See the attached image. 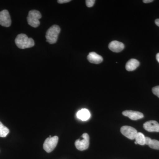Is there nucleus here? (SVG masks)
Instances as JSON below:
<instances>
[{"label": "nucleus", "instance_id": "obj_1", "mask_svg": "<svg viewBox=\"0 0 159 159\" xmlns=\"http://www.w3.org/2000/svg\"><path fill=\"white\" fill-rule=\"evenodd\" d=\"M15 43L18 48L21 49L29 48L34 45V40L25 34H20L16 36Z\"/></svg>", "mask_w": 159, "mask_h": 159}, {"label": "nucleus", "instance_id": "obj_2", "mask_svg": "<svg viewBox=\"0 0 159 159\" xmlns=\"http://www.w3.org/2000/svg\"><path fill=\"white\" fill-rule=\"evenodd\" d=\"M60 31V28L57 25H54L50 27L46 32L47 42L51 44L55 43L57 42Z\"/></svg>", "mask_w": 159, "mask_h": 159}, {"label": "nucleus", "instance_id": "obj_3", "mask_svg": "<svg viewBox=\"0 0 159 159\" xmlns=\"http://www.w3.org/2000/svg\"><path fill=\"white\" fill-rule=\"evenodd\" d=\"M42 15L39 11L32 10L29 11L27 21L28 24L33 28H37L40 25L39 20L41 18Z\"/></svg>", "mask_w": 159, "mask_h": 159}, {"label": "nucleus", "instance_id": "obj_4", "mask_svg": "<svg viewBox=\"0 0 159 159\" xmlns=\"http://www.w3.org/2000/svg\"><path fill=\"white\" fill-rule=\"evenodd\" d=\"M89 145V136L87 133H84L81 138L77 140L75 142L76 148L80 151L85 150L88 149Z\"/></svg>", "mask_w": 159, "mask_h": 159}, {"label": "nucleus", "instance_id": "obj_5", "mask_svg": "<svg viewBox=\"0 0 159 159\" xmlns=\"http://www.w3.org/2000/svg\"><path fill=\"white\" fill-rule=\"evenodd\" d=\"M58 141V137L56 136L51 137L50 136L48 138L46 139L44 142L43 145L44 149L48 153L51 152L57 146Z\"/></svg>", "mask_w": 159, "mask_h": 159}, {"label": "nucleus", "instance_id": "obj_6", "mask_svg": "<svg viewBox=\"0 0 159 159\" xmlns=\"http://www.w3.org/2000/svg\"><path fill=\"white\" fill-rule=\"evenodd\" d=\"M121 132L123 135L130 140L135 139L138 133V132L135 129L128 125L122 126L121 128Z\"/></svg>", "mask_w": 159, "mask_h": 159}, {"label": "nucleus", "instance_id": "obj_7", "mask_svg": "<svg viewBox=\"0 0 159 159\" xmlns=\"http://www.w3.org/2000/svg\"><path fill=\"white\" fill-rule=\"evenodd\" d=\"M11 19L9 11L3 10L0 11V25L5 27H9L11 25Z\"/></svg>", "mask_w": 159, "mask_h": 159}, {"label": "nucleus", "instance_id": "obj_8", "mask_svg": "<svg viewBox=\"0 0 159 159\" xmlns=\"http://www.w3.org/2000/svg\"><path fill=\"white\" fill-rule=\"evenodd\" d=\"M143 127L148 132H159V124L157 122L154 120L147 121L143 125Z\"/></svg>", "mask_w": 159, "mask_h": 159}, {"label": "nucleus", "instance_id": "obj_9", "mask_svg": "<svg viewBox=\"0 0 159 159\" xmlns=\"http://www.w3.org/2000/svg\"><path fill=\"white\" fill-rule=\"evenodd\" d=\"M122 115L128 117L133 120H137L142 119L144 115L140 112L132 110H126L122 112Z\"/></svg>", "mask_w": 159, "mask_h": 159}, {"label": "nucleus", "instance_id": "obj_10", "mask_svg": "<svg viewBox=\"0 0 159 159\" xmlns=\"http://www.w3.org/2000/svg\"><path fill=\"white\" fill-rule=\"evenodd\" d=\"M109 48L113 52H121L124 49V44L123 43L118 41H113L111 42L109 44Z\"/></svg>", "mask_w": 159, "mask_h": 159}, {"label": "nucleus", "instance_id": "obj_11", "mask_svg": "<svg viewBox=\"0 0 159 159\" xmlns=\"http://www.w3.org/2000/svg\"><path fill=\"white\" fill-rule=\"evenodd\" d=\"M87 59L90 62L96 64H99L103 61L102 56L94 52L89 53L88 55Z\"/></svg>", "mask_w": 159, "mask_h": 159}, {"label": "nucleus", "instance_id": "obj_12", "mask_svg": "<svg viewBox=\"0 0 159 159\" xmlns=\"http://www.w3.org/2000/svg\"><path fill=\"white\" fill-rule=\"evenodd\" d=\"M77 116L83 121H87L91 116L89 111L86 109H82L77 112Z\"/></svg>", "mask_w": 159, "mask_h": 159}, {"label": "nucleus", "instance_id": "obj_13", "mask_svg": "<svg viewBox=\"0 0 159 159\" xmlns=\"http://www.w3.org/2000/svg\"><path fill=\"white\" fill-rule=\"evenodd\" d=\"M140 65L139 61L135 59H131L126 63L125 69L128 71L134 70Z\"/></svg>", "mask_w": 159, "mask_h": 159}, {"label": "nucleus", "instance_id": "obj_14", "mask_svg": "<svg viewBox=\"0 0 159 159\" xmlns=\"http://www.w3.org/2000/svg\"><path fill=\"white\" fill-rule=\"evenodd\" d=\"M145 137L143 134L141 132H138L136 136L135 144H139V145H145Z\"/></svg>", "mask_w": 159, "mask_h": 159}, {"label": "nucleus", "instance_id": "obj_15", "mask_svg": "<svg viewBox=\"0 0 159 159\" xmlns=\"http://www.w3.org/2000/svg\"><path fill=\"white\" fill-rule=\"evenodd\" d=\"M9 133V129L0 122V137L5 138Z\"/></svg>", "mask_w": 159, "mask_h": 159}, {"label": "nucleus", "instance_id": "obj_16", "mask_svg": "<svg viewBox=\"0 0 159 159\" xmlns=\"http://www.w3.org/2000/svg\"><path fill=\"white\" fill-rule=\"evenodd\" d=\"M148 146L152 149H159V141L152 139Z\"/></svg>", "mask_w": 159, "mask_h": 159}, {"label": "nucleus", "instance_id": "obj_17", "mask_svg": "<svg viewBox=\"0 0 159 159\" xmlns=\"http://www.w3.org/2000/svg\"><path fill=\"white\" fill-rule=\"evenodd\" d=\"M95 2L96 1L95 0H86L85 1L86 5L88 7L90 8V7H93L94 6Z\"/></svg>", "mask_w": 159, "mask_h": 159}, {"label": "nucleus", "instance_id": "obj_18", "mask_svg": "<svg viewBox=\"0 0 159 159\" xmlns=\"http://www.w3.org/2000/svg\"><path fill=\"white\" fill-rule=\"evenodd\" d=\"M152 92L155 95L159 98V86L153 87L152 89Z\"/></svg>", "mask_w": 159, "mask_h": 159}, {"label": "nucleus", "instance_id": "obj_19", "mask_svg": "<svg viewBox=\"0 0 159 159\" xmlns=\"http://www.w3.org/2000/svg\"><path fill=\"white\" fill-rule=\"evenodd\" d=\"M152 139L149 137H145V145H148L151 141Z\"/></svg>", "mask_w": 159, "mask_h": 159}, {"label": "nucleus", "instance_id": "obj_20", "mask_svg": "<svg viewBox=\"0 0 159 159\" xmlns=\"http://www.w3.org/2000/svg\"><path fill=\"white\" fill-rule=\"evenodd\" d=\"M70 1V0H58L57 2L59 4H64V3L69 2Z\"/></svg>", "mask_w": 159, "mask_h": 159}, {"label": "nucleus", "instance_id": "obj_21", "mask_svg": "<svg viewBox=\"0 0 159 159\" xmlns=\"http://www.w3.org/2000/svg\"><path fill=\"white\" fill-rule=\"evenodd\" d=\"M152 2H153V0H144L143 1V2L145 3H150Z\"/></svg>", "mask_w": 159, "mask_h": 159}, {"label": "nucleus", "instance_id": "obj_22", "mask_svg": "<svg viewBox=\"0 0 159 159\" xmlns=\"http://www.w3.org/2000/svg\"><path fill=\"white\" fill-rule=\"evenodd\" d=\"M155 24L157 26L159 27V19L156 20L155 21Z\"/></svg>", "mask_w": 159, "mask_h": 159}, {"label": "nucleus", "instance_id": "obj_23", "mask_svg": "<svg viewBox=\"0 0 159 159\" xmlns=\"http://www.w3.org/2000/svg\"><path fill=\"white\" fill-rule=\"evenodd\" d=\"M156 58L158 62L159 63V53H158L156 55Z\"/></svg>", "mask_w": 159, "mask_h": 159}]
</instances>
